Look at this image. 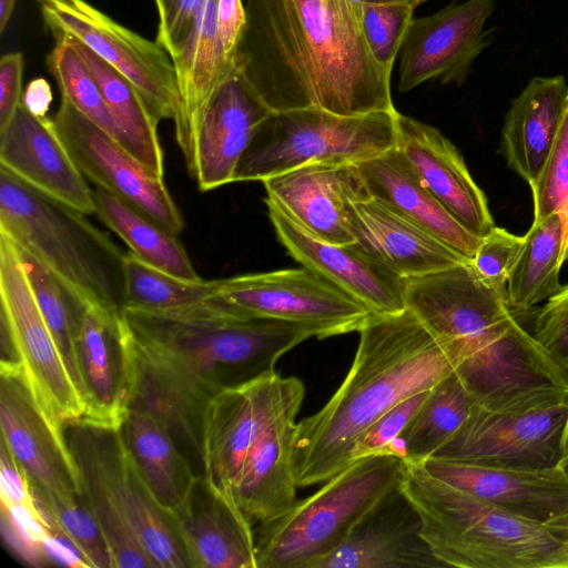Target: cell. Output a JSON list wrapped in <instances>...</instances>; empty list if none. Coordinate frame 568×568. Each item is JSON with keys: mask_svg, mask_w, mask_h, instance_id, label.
<instances>
[{"mask_svg": "<svg viewBox=\"0 0 568 568\" xmlns=\"http://www.w3.org/2000/svg\"><path fill=\"white\" fill-rule=\"evenodd\" d=\"M0 168L39 192L87 215L94 214L90 189L52 126L20 103L0 131Z\"/></svg>", "mask_w": 568, "mask_h": 568, "instance_id": "cell-22", "label": "cell"}, {"mask_svg": "<svg viewBox=\"0 0 568 568\" xmlns=\"http://www.w3.org/2000/svg\"><path fill=\"white\" fill-rule=\"evenodd\" d=\"M474 397L453 373L433 387L395 443L393 453L405 462L423 463L445 446L468 418Z\"/></svg>", "mask_w": 568, "mask_h": 568, "instance_id": "cell-35", "label": "cell"}, {"mask_svg": "<svg viewBox=\"0 0 568 568\" xmlns=\"http://www.w3.org/2000/svg\"><path fill=\"white\" fill-rule=\"evenodd\" d=\"M395 148L433 196L467 230L484 237L496 226L487 199L463 156L438 130L398 112Z\"/></svg>", "mask_w": 568, "mask_h": 568, "instance_id": "cell-23", "label": "cell"}, {"mask_svg": "<svg viewBox=\"0 0 568 568\" xmlns=\"http://www.w3.org/2000/svg\"><path fill=\"white\" fill-rule=\"evenodd\" d=\"M82 420L120 427L132 394V359L121 316L88 304L74 336Z\"/></svg>", "mask_w": 568, "mask_h": 568, "instance_id": "cell-20", "label": "cell"}, {"mask_svg": "<svg viewBox=\"0 0 568 568\" xmlns=\"http://www.w3.org/2000/svg\"><path fill=\"white\" fill-rule=\"evenodd\" d=\"M51 119L75 165L95 186L105 190L174 235L182 215L162 178L140 163L118 140L78 111L67 99Z\"/></svg>", "mask_w": 568, "mask_h": 568, "instance_id": "cell-13", "label": "cell"}, {"mask_svg": "<svg viewBox=\"0 0 568 568\" xmlns=\"http://www.w3.org/2000/svg\"><path fill=\"white\" fill-rule=\"evenodd\" d=\"M0 509L2 536L17 556L34 567L51 565L47 529L38 507L1 503Z\"/></svg>", "mask_w": 568, "mask_h": 568, "instance_id": "cell-42", "label": "cell"}, {"mask_svg": "<svg viewBox=\"0 0 568 568\" xmlns=\"http://www.w3.org/2000/svg\"><path fill=\"white\" fill-rule=\"evenodd\" d=\"M202 0H171L164 16L159 19L156 41L173 58L183 47Z\"/></svg>", "mask_w": 568, "mask_h": 568, "instance_id": "cell-46", "label": "cell"}, {"mask_svg": "<svg viewBox=\"0 0 568 568\" xmlns=\"http://www.w3.org/2000/svg\"><path fill=\"white\" fill-rule=\"evenodd\" d=\"M532 315L528 332L568 378V284Z\"/></svg>", "mask_w": 568, "mask_h": 568, "instance_id": "cell-44", "label": "cell"}, {"mask_svg": "<svg viewBox=\"0 0 568 568\" xmlns=\"http://www.w3.org/2000/svg\"><path fill=\"white\" fill-rule=\"evenodd\" d=\"M562 240L559 213L532 222L507 283V303L514 314L530 311L562 286L559 282Z\"/></svg>", "mask_w": 568, "mask_h": 568, "instance_id": "cell-34", "label": "cell"}, {"mask_svg": "<svg viewBox=\"0 0 568 568\" xmlns=\"http://www.w3.org/2000/svg\"><path fill=\"white\" fill-rule=\"evenodd\" d=\"M67 37L84 60L101 90L115 124L119 143L149 171L163 179V151L158 134L160 120L126 78L83 43L71 36Z\"/></svg>", "mask_w": 568, "mask_h": 568, "instance_id": "cell-32", "label": "cell"}, {"mask_svg": "<svg viewBox=\"0 0 568 568\" xmlns=\"http://www.w3.org/2000/svg\"><path fill=\"white\" fill-rule=\"evenodd\" d=\"M422 535L420 516L400 484L384 496L333 552L312 568H443Z\"/></svg>", "mask_w": 568, "mask_h": 568, "instance_id": "cell-21", "label": "cell"}, {"mask_svg": "<svg viewBox=\"0 0 568 568\" xmlns=\"http://www.w3.org/2000/svg\"><path fill=\"white\" fill-rule=\"evenodd\" d=\"M405 460L390 453L359 458L316 493L254 528L256 568H312L399 486Z\"/></svg>", "mask_w": 568, "mask_h": 568, "instance_id": "cell-7", "label": "cell"}, {"mask_svg": "<svg viewBox=\"0 0 568 568\" xmlns=\"http://www.w3.org/2000/svg\"><path fill=\"white\" fill-rule=\"evenodd\" d=\"M53 36H71L126 78L161 121L175 116L179 92L172 57L85 0H36Z\"/></svg>", "mask_w": 568, "mask_h": 568, "instance_id": "cell-12", "label": "cell"}, {"mask_svg": "<svg viewBox=\"0 0 568 568\" xmlns=\"http://www.w3.org/2000/svg\"><path fill=\"white\" fill-rule=\"evenodd\" d=\"M568 105L565 78L536 77L511 101L501 130L507 165L529 185L555 143Z\"/></svg>", "mask_w": 568, "mask_h": 568, "instance_id": "cell-30", "label": "cell"}, {"mask_svg": "<svg viewBox=\"0 0 568 568\" xmlns=\"http://www.w3.org/2000/svg\"><path fill=\"white\" fill-rule=\"evenodd\" d=\"M429 390L419 392L400 402L377 419L356 442L352 463L371 455L393 453L395 443L427 398Z\"/></svg>", "mask_w": 568, "mask_h": 568, "instance_id": "cell-45", "label": "cell"}, {"mask_svg": "<svg viewBox=\"0 0 568 568\" xmlns=\"http://www.w3.org/2000/svg\"><path fill=\"white\" fill-rule=\"evenodd\" d=\"M427 0H413L414 4L417 7L418 4L425 2Z\"/></svg>", "mask_w": 568, "mask_h": 568, "instance_id": "cell-57", "label": "cell"}, {"mask_svg": "<svg viewBox=\"0 0 568 568\" xmlns=\"http://www.w3.org/2000/svg\"><path fill=\"white\" fill-rule=\"evenodd\" d=\"M16 2L17 0H0V33H3L10 21Z\"/></svg>", "mask_w": 568, "mask_h": 568, "instance_id": "cell-52", "label": "cell"}, {"mask_svg": "<svg viewBox=\"0 0 568 568\" xmlns=\"http://www.w3.org/2000/svg\"><path fill=\"white\" fill-rule=\"evenodd\" d=\"M525 235L519 236L495 226L480 239L470 261L479 276L507 301L509 275L524 246Z\"/></svg>", "mask_w": 568, "mask_h": 568, "instance_id": "cell-43", "label": "cell"}, {"mask_svg": "<svg viewBox=\"0 0 568 568\" xmlns=\"http://www.w3.org/2000/svg\"><path fill=\"white\" fill-rule=\"evenodd\" d=\"M52 102L49 83L42 79L32 80L23 91L21 103L38 118H45Z\"/></svg>", "mask_w": 568, "mask_h": 568, "instance_id": "cell-50", "label": "cell"}, {"mask_svg": "<svg viewBox=\"0 0 568 568\" xmlns=\"http://www.w3.org/2000/svg\"><path fill=\"white\" fill-rule=\"evenodd\" d=\"M358 333L339 387L318 412L296 424L292 465L298 488L343 470L356 442L377 419L455 373L446 351L408 310L372 314Z\"/></svg>", "mask_w": 568, "mask_h": 568, "instance_id": "cell-3", "label": "cell"}, {"mask_svg": "<svg viewBox=\"0 0 568 568\" xmlns=\"http://www.w3.org/2000/svg\"><path fill=\"white\" fill-rule=\"evenodd\" d=\"M235 70L271 111H395L349 0H246Z\"/></svg>", "mask_w": 568, "mask_h": 568, "instance_id": "cell-2", "label": "cell"}, {"mask_svg": "<svg viewBox=\"0 0 568 568\" xmlns=\"http://www.w3.org/2000/svg\"><path fill=\"white\" fill-rule=\"evenodd\" d=\"M16 247L39 310L70 375L81 393L74 352V336L85 307L90 303L65 287L30 252L17 244Z\"/></svg>", "mask_w": 568, "mask_h": 568, "instance_id": "cell-36", "label": "cell"}, {"mask_svg": "<svg viewBox=\"0 0 568 568\" xmlns=\"http://www.w3.org/2000/svg\"><path fill=\"white\" fill-rule=\"evenodd\" d=\"M397 111L341 115L316 108L272 111L256 129L234 182L263 181L313 163H354L396 144Z\"/></svg>", "mask_w": 568, "mask_h": 568, "instance_id": "cell-8", "label": "cell"}, {"mask_svg": "<svg viewBox=\"0 0 568 568\" xmlns=\"http://www.w3.org/2000/svg\"><path fill=\"white\" fill-rule=\"evenodd\" d=\"M561 261L562 263L568 261V230L564 233Z\"/></svg>", "mask_w": 568, "mask_h": 568, "instance_id": "cell-55", "label": "cell"}, {"mask_svg": "<svg viewBox=\"0 0 568 568\" xmlns=\"http://www.w3.org/2000/svg\"><path fill=\"white\" fill-rule=\"evenodd\" d=\"M121 318L132 359L129 406L156 416L199 474L210 399L275 372L284 353L318 338L313 326L242 317L213 296L162 311L124 307Z\"/></svg>", "mask_w": 568, "mask_h": 568, "instance_id": "cell-1", "label": "cell"}, {"mask_svg": "<svg viewBox=\"0 0 568 568\" xmlns=\"http://www.w3.org/2000/svg\"><path fill=\"white\" fill-rule=\"evenodd\" d=\"M413 0L365 4L362 9V30L374 59L392 72L394 61L413 20Z\"/></svg>", "mask_w": 568, "mask_h": 568, "instance_id": "cell-40", "label": "cell"}, {"mask_svg": "<svg viewBox=\"0 0 568 568\" xmlns=\"http://www.w3.org/2000/svg\"><path fill=\"white\" fill-rule=\"evenodd\" d=\"M271 112L236 70L221 83L200 124L189 170L201 191L234 182L245 150Z\"/></svg>", "mask_w": 568, "mask_h": 568, "instance_id": "cell-25", "label": "cell"}, {"mask_svg": "<svg viewBox=\"0 0 568 568\" xmlns=\"http://www.w3.org/2000/svg\"><path fill=\"white\" fill-rule=\"evenodd\" d=\"M276 236L288 254L314 273L362 303L373 314L406 310L405 278L351 244L323 241L294 223L265 200Z\"/></svg>", "mask_w": 568, "mask_h": 568, "instance_id": "cell-19", "label": "cell"}, {"mask_svg": "<svg viewBox=\"0 0 568 568\" xmlns=\"http://www.w3.org/2000/svg\"><path fill=\"white\" fill-rule=\"evenodd\" d=\"M216 20L225 59L235 68V53L246 21L245 4L242 0H217Z\"/></svg>", "mask_w": 568, "mask_h": 568, "instance_id": "cell-49", "label": "cell"}, {"mask_svg": "<svg viewBox=\"0 0 568 568\" xmlns=\"http://www.w3.org/2000/svg\"><path fill=\"white\" fill-rule=\"evenodd\" d=\"M530 189L534 221L559 213L565 233L568 230V105L545 165Z\"/></svg>", "mask_w": 568, "mask_h": 568, "instance_id": "cell-41", "label": "cell"}, {"mask_svg": "<svg viewBox=\"0 0 568 568\" xmlns=\"http://www.w3.org/2000/svg\"><path fill=\"white\" fill-rule=\"evenodd\" d=\"M93 201L99 220L144 263L184 280H201L178 235L101 187L93 190Z\"/></svg>", "mask_w": 568, "mask_h": 568, "instance_id": "cell-33", "label": "cell"}, {"mask_svg": "<svg viewBox=\"0 0 568 568\" xmlns=\"http://www.w3.org/2000/svg\"><path fill=\"white\" fill-rule=\"evenodd\" d=\"M213 297L242 317L313 326L320 339L358 332L373 314L306 267L223 278Z\"/></svg>", "mask_w": 568, "mask_h": 568, "instance_id": "cell-11", "label": "cell"}, {"mask_svg": "<svg viewBox=\"0 0 568 568\" xmlns=\"http://www.w3.org/2000/svg\"><path fill=\"white\" fill-rule=\"evenodd\" d=\"M170 514L190 568H256L254 525L201 475Z\"/></svg>", "mask_w": 568, "mask_h": 568, "instance_id": "cell-24", "label": "cell"}, {"mask_svg": "<svg viewBox=\"0 0 568 568\" xmlns=\"http://www.w3.org/2000/svg\"><path fill=\"white\" fill-rule=\"evenodd\" d=\"M568 445V396L518 409L475 404L468 418L433 457L468 464L544 470L558 468Z\"/></svg>", "mask_w": 568, "mask_h": 568, "instance_id": "cell-10", "label": "cell"}, {"mask_svg": "<svg viewBox=\"0 0 568 568\" xmlns=\"http://www.w3.org/2000/svg\"><path fill=\"white\" fill-rule=\"evenodd\" d=\"M558 468L568 478V445Z\"/></svg>", "mask_w": 568, "mask_h": 568, "instance_id": "cell-56", "label": "cell"}, {"mask_svg": "<svg viewBox=\"0 0 568 568\" xmlns=\"http://www.w3.org/2000/svg\"><path fill=\"white\" fill-rule=\"evenodd\" d=\"M1 346L13 347L43 409L58 423L82 420L87 407L47 326L16 244L0 232Z\"/></svg>", "mask_w": 568, "mask_h": 568, "instance_id": "cell-9", "label": "cell"}, {"mask_svg": "<svg viewBox=\"0 0 568 568\" xmlns=\"http://www.w3.org/2000/svg\"><path fill=\"white\" fill-rule=\"evenodd\" d=\"M23 65L21 52L6 53L0 59V131L7 126L21 103Z\"/></svg>", "mask_w": 568, "mask_h": 568, "instance_id": "cell-47", "label": "cell"}, {"mask_svg": "<svg viewBox=\"0 0 568 568\" xmlns=\"http://www.w3.org/2000/svg\"><path fill=\"white\" fill-rule=\"evenodd\" d=\"M262 182L265 200L308 233L329 243H354L351 205L369 197L357 164L313 163Z\"/></svg>", "mask_w": 568, "mask_h": 568, "instance_id": "cell-18", "label": "cell"}, {"mask_svg": "<svg viewBox=\"0 0 568 568\" xmlns=\"http://www.w3.org/2000/svg\"><path fill=\"white\" fill-rule=\"evenodd\" d=\"M405 306L453 363L480 335L516 317L507 301L479 276L470 261L405 278Z\"/></svg>", "mask_w": 568, "mask_h": 568, "instance_id": "cell-14", "label": "cell"}, {"mask_svg": "<svg viewBox=\"0 0 568 568\" xmlns=\"http://www.w3.org/2000/svg\"><path fill=\"white\" fill-rule=\"evenodd\" d=\"M120 428L144 483L170 513L186 497L199 474L169 428L152 413L129 406Z\"/></svg>", "mask_w": 568, "mask_h": 568, "instance_id": "cell-31", "label": "cell"}, {"mask_svg": "<svg viewBox=\"0 0 568 568\" xmlns=\"http://www.w3.org/2000/svg\"><path fill=\"white\" fill-rule=\"evenodd\" d=\"M400 487L422 519L435 557L458 568H568V544L542 524L514 515L405 462Z\"/></svg>", "mask_w": 568, "mask_h": 568, "instance_id": "cell-5", "label": "cell"}, {"mask_svg": "<svg viewBox=\"0 0 568 568\" xmlns=\"http://www.w3.org/2000/svg\"><path fill=\"white\" fill-rule=\"evenodd\" d=\"M369 196L409 219L471 261L480 239L425 187L404 155L393 149L357 163Z\"/></svg>", "mask_w": 568, "mask_h": 568, "instance_id": "cell-29", "label": "cell"}, {"mask_svg": "<svg viewBox=\"0 0 568 568\" xmlns=\"http://www.w3.org/2000/svg\"><path fill=\"white\" fill-rule=\"evenodd\" d=\"M275 373L220 392L204 409L201 476L227 496H233L234 483L262 423Z\"/></svg>", "mask_w": 568, "mask_h": 568, "instance_id": "cell-27", "label": "cell"}, {"mask_svg": "<svg viewBox=\"0 0 568 568\" xmlns=\"http://www.w3.org/2000/svg\"><path fill=\"white\" fill-rule=\"evenodd\" d=\"M53 37L55 44L45 63L61 97L116 140L115 124L93 74L67 36Z\"/></svg>", "mask_w": 568, "mask_h": 568, "instance_id": "cell-39", "label": "cell"}, {"mask_svg": "<svg viewBox=\"0 0 568 568\" xmlns=\"http://www.w3.org/2000/svg\"><path fill=\"white\" fill-rule=\"evenodd\" d=\"M0 376L1 440L28 481L62 496H83L62 425L43 409L21 365L0 364Z\"/></svg>", "mask_w": 568, "mask_h": 568, "instance_id": "cell-16", "label": "cell"}, {"mask_svg": "<svg viewBox=\"0 0 568 568\" xmlns=\"http://www.w3.org/2000/svg\"><path fill=\"white\" fill-rule=\"evenodd\" d=\"M0 498L1 503L37 508L26 473L2 440L0 446Z\"/></svg>", "mask_w": 568, "mask_h": 568, "instance_id": "cell-48", "label": "cell"}, {"mask_svg": "<svg viewBox=\"0 0 568 568\" xmlns=\"http://www.w3.org/2000/svg\"><path fill=\"white\" fill-rule=\"evenodd\" d=\"M351 245L403 278L468 262L465 256L383 202L369 196L352 203Z\"/></svg>", "mask_w": 568, "mask_h": 568, "instance_id": "cell-28", "label": "cell"}, {"mask_svg": "<svg viewBox=\"0 0 568 568\" xmlns=\"http://www.w3.org/2000/svg\"><path fill=\"white\" fill-rule=\"evenodd\" d=\"M170 2L171 0H154L159 19H161L164 16Z\"/></svg>", "mask_w": 568, "mask_h": 568, "instance_id": "cell-54", "label": "cell"}, {"mask_svg": "<svg viewBox=\"0 0 568 568\" xmlns=\"http://www.w3.org/2000/svg\"><path fill=\"white\" fill-rule=\"evenodd\" d=\"M545 526L556 537L568 544V514L549 521Z\"/></svg>", "mask_w": 568, "mask_h": 568, "instance_id": "cell-51", "label": "cell"}, {"mask_svg": "<svg viewBox=\"0 0 568 568\" xmlns=\"http://www.w3.org/2000/svg\"><path fill=\"white\" fill-rule=\"evenodd\" d=\"M85 216L0 168V232L85 302L121 316L125 253Z\"/></svg>", "mask_w": 568, "mask_h": 568, "instance_id": "cell-6", "label": "cell"}, {"mask_svg": "<svg viewBox=\"0 0 568 568\" xmlns=\"http://www.w3.org/2000/svg\"><path fill=\"white\" fill-rule=\"evenodd\" d=\"M433 477L521 518L547 525L568 514V478L559 468L521 470L429 457Z\"/></svg>", "mask_w": 568, "mask_h": 568, "instance_id": "cell-26", "label": "cell"}, {"mask_svg": "<svg viewBox=\"0 0 568 568\" xmlns=\"http://www.w3.org/2000/svg\"><path fill=\"white\" fill-rule=\"evenodd\" d=\"M120 427L89 420L62 425L113 568H190L173 518L144 483Z\"/></svg>", "mask_w": 568, "mask_h": 568, "instance_id": "cell-4", "label": "cell"}, {"mask_svg": "<svg viewBox=\"0 0 568 568\" xmlns=\"http://www.w3.org/2000/svg\"><path fill=\"white\" fill-rule=\"evenodd\" d=\"M494 9L495 0H467L413 18L399 51V91L432 79L443 83L464 80L489 43L485 24Z\"/></svg>", "mask_w": 568, "mask_h": 568, "instance_id": "cell-17", "label": "cell"}, {"mask_svg": "<svg viewBox=\"0 0 568 568\" xmlns=\"http://www.w3.org/2000/svg\"><path fill=\"white\" fill-rule=\"evenodd\" d=\"M392 1H398V0H349L352 6L356 9V11L362 16V9L365 4H377V3H385V2H392Z\"/></svg>", "mask_w": 568, "mask_h": 568, "instance_id": "cell-53", "label": "cell"}, {"mask_svg": "<svg viewBox=\"0 0 568 568\" xmlns=\"http://www.w3.org/2000/svg\"><path fill=\"white\" fill-rule=\"evenodd\" d=\"M124 307L162 311L196 304L214 296L220 280H184L155 268L131 251L123 258Z\"/></svg>", "mask_w": 568, "mask_h": 568, "instance_id": "cell-37", "label": "cell"}, {"mask_svg": "<svg viewBox=\"0 0 568 568\" xmlns=\"http://www.w3.org/2000/svg\"><path fill=\"white\" fill-rule=\"evenodd\" d=\"M305 387L275 373L255 439L233 486L239 507L253 525L272 519L296 500L292 453Z\"/></svg>", "mask_w": 568, "mask_h": 568, "instance_id": "cell-15", "label": "cell"}, {"mask_svg": "<svg viewBox=\"0 0 568 568\" xmlns=\"http://www.w3.org/2000/svg\"><path fill=\"white\" fill-rule=\"evenodd\" d=\"M29 485L41 516L53 521L73 541L90 568H113L109 545L84 495L62 496Z\"/></svg>", "mask_w": 568, "mask_h": 568, "instance_id": "cell-38", "label": "cell"}]
</instances>
